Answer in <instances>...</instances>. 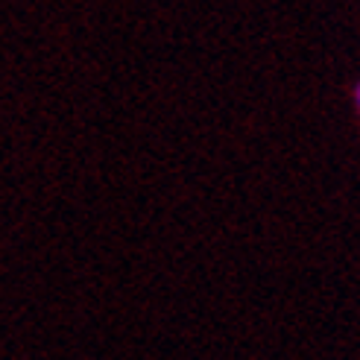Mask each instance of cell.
Instances as JSON below:
<instances>
[{
    "label": "cell",
    "mask_w": 360,
    "mask_h": 360,
    "mask_svg": "<svg viewBox=\"0 0 360 360\" xmlns=\"http://www.w3.org/2000/svg\"><path fill=\"white\" fill-rule=\"evenodd\" d=\"M357 105H360V85H357Z\"/></svg>",
    "instance_id": "cell-1"
}]
</instances>
